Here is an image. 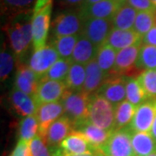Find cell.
Listing matches in <instances>:
<instances>
[{
  "mask_svg": "<svg viewBox=\"0 0 156 156\" xmlns=\"http://www.w3.org/2000/svg\"><path fill=\"white\" fill-rule=\"evenodd\" d=\"M32 17L33 13L22 14L7 21L4 26L11 50L16 56H20L27 51L31 42H33Z\"/></svg>",
  "mask_w": 156,
  "mask_h": 156,
  "instance_id": "1",
  "label": "cell"
},
{
  "mask_svg": "<svg viewBox=\"0 0 156 156\" xmlns=\"http://www.w3.org/2000/svg\"><path fill=\"white\" fill-rule=\"evenodd\" d=\"M64 114L71 122L74 128H79L89 121V95L82 91L66 89L61 99Z\"/></svg>",
  "mask_w": 156,
  "mask_h": 156,
  "instance_id": "2",
  "label": "cell"
},
{
  "mask_svg": "<svg viewBox=\"0 0 156 156\" xmlns=\"http://www.w3.org/2000/svg\"><path fill=\"white\" fill-rule=\"evenodd\" d=\"M89 121L99 128L112 130L115 124V108L111 102L100 95H89Z\"/></svg>",
  "mask_w": 156,
  "mask_h": 156,
  "instance_id": "3",
  "label": "cell"
},
{
  "mask_svg": "<svg viewBox=\"0 0 156 156\" xmlns=\"http://www.w3.org/2000/svg\"><path fill=\"white\" fill-rule=\"evenodd\" d=\"M84 18L80 9H75L60 13L52 23L54 37L81 35L83 27Z\"/></svg>",
  "mask_w": 156,
  "mask_h": 156,
  "instance_id": "4",
  "label": "cell"
},
{
  "mask_svg": "<svg viewBox=\"0 0 156 156\" xmlns=\"http://www.w3.org/2000/svg\"><path fill=\"white\" fill-rule=\"evenodd\" d=\"M132 134L133 132L128 127L113 131L111 136L100 150L107 156H134Z\"/></svg>",
  "mask_w": 156,
  "mask_h": 156,
  "instance_id": "5",
  "label": "cell"
},
{
  "mask_svg": "<svg viewBox=\"0 0 156 156\" xmlns=\"http://www.w3.org/2000/svg\"><path fill=\"white\" fill-rule=\"evenodd\" d=\"M141 45L142 42L118 51L112 74H118L126 77H135L136 71L142 72L136 66Z\"/></svg>",
  "mask_w": 156,
  "mask_h": 156,
  "instance_id": "6",
  "label": "cell"
},
{
  "mask_svg": "<svg viewBox=\"0 0 156 156\" xmlns=\"http://www.w3.org/2000/svg\"><path fill=\"white\" fill-rule=\"evenodd\" d=\"M126 76L118 74H110L107 76L95 94L105 98L115 106L126 99Z\"/></svg>",
  "mask_w": 156,
  "mask_h": 156,
  "instance_id": "7",
  "label": "cell"
},
{
  "mask_svg": "<svg viewBox=\"0 0 156 156\" xmlns=\"http://www.w3.org/2000/svg\"><path fill=\"white\" fill-rule=\"evenodd\" d=\"M111 20L101 18L84 19L81 35L88 38L98 48L105 44L109 34L113 30Z\"/></svg>",
  "mask_w": 156,
  "mask_h": 156,
  "instance_id": "8",
  "label": "cell"
},
{
  "mask_svg": "<svg viewBox=\"0 0 156 156\" xmlns=\"http://www.w3.org/2000/svg\"><path fill=\"white\" fill-rule=\"evenodd\" d=\"M52 3L44 7L32 17V36L34 50H38L46 46V40L50 26Z\"/></svg>",
  "mask_w": 156,
  "mask_h": 156,
  "instance_id": "9",
  "label": "cell"
},
{
  "mask_svg": "<svg viewBox=\"0 0 156 156\" xmlns=\"http://www.w3.org/2000/svg\"><path fill=\"white\" fill-rule=\"evenodd\" d=\"M64 114L63 106L61 101L41 104L37 107L35 116L37 117L39 124L38 135L43 140L48 132V129L56 120L61 118Z\"/></svg>",
  "mask_w": 156,
  "mask_h": 156,
  "instance_id": "10",
  "label": "cell"
},
{
  "mask_svg": "<svg viewBox=\"0 0 156 156\" xmlns=\"http://www.w3.org/2000/svg\"><path fill=\"white\" fill-rule=\"evenodd\" d=\"M66 89L67 87L64 82L41 77L38 89L34 97L38 106L44 103L56 102L61 101Z\"/></svg>",
  "mask_w": 156,
  "mask_h": 156,
  "instance_id": "11",
  "label": "cell"
},
{
  "mask_svg": "<svg viewBox=\"0 0 156 156\" xmlns=\"http://www.w3.org/2000/svg\"><path fill=\"white\" fill-rule=\"evenodd\" d=\"M156 115V101H147L136 107L134 118L128 126L132 132L150 133Z\"/></svg>",
  "mask_w": 156,
  "mask_h": 156,
  "instance_id": "12",
  "label": "cell"
},
{
  "mask_svg": "<svg viewBox=\"0 0 156 156\" xmlns=\"http://www.w3.org/2000/svg\"><path fill=\"white\" fill-rule=\"evenodd\" d=\"M59 58L60 56L56 49L53 46L46 45L41 50H34L30 59L29 67L42 77Z\"/></svg>",
  "mask_w": 156,
  "mask_h": 156,
  "instance_id": "13",
  "label": "cell"
},
{
  "mask_svg": "<svg viewBox=\"0 0 156 156\" xmlns=\"http://www.w3.org/2000/svg\"><path fill=\"white\" fill-rule=\"evenodd\" d=\"M74 129L72 123L67 117L62 115L61 118L56 120L50 128L45 135L44 140L46 144L50 147L52 154L56 151L62 142V140L72 132Z\"/></svg>",
  "mask_w": 156,
  "mask_h": 156,
  "instance_id": "14",
  "label": "cell"
},
{
  "mask_svg": "<svg viewBox=\"0 0 156 156\" xmlns=\"http://www.w3.org/2000/svg\"><path fill=\"white\" fill-rule=\"evenodd\" d=\"M41 76L35 73L29 67L23 63L17 65V75L15 88L29 95L34 96L38 89Z\"/></svg>",
  "mask_w": 156,
  "mask_h": 156,
  "instance_id": "15",
  "label": "cell"
},
{
  "mask_svg": "<svg viewBox=\"0 0 156 156\" xmlns=\"http://www.w3.org/2000/svg\"><path fill=\"white\" fill-rule=\"evenodd\" d=\"M122 4L114 0H102L85 8H79L84 19L101 18L111 20Z\"/></svg>",
  "mask_w": 156,
  "mask_h": 156,
  "instance_id": "16",
  "label": "cell"
},
{
  "mask_svg": "<svg viewBox=\"0 0 156 156\" xmlns=\"http://www.w3.org/2000/svg\"><path fill=\"white\" fill-rule=\"evenodd\" d=\"M141 42L142 37L134 31L133 29L128 30L113 29L108 37L106 44L110 45L118 52L128 47L138 44Z\"/></svg>",
  "mask_w": 156,
  "mask_h": 156,
  "instance_id": "17",
  "label": "cell"
},
{
  "mask_svg": "<svg viewBox=\"0 0 156 156\" xmlns=\"http://www.w3.org/2000/svg\"><path fill=\"white\" fill-rule=\"evenodd\" d=\"M11 102L17 115L23 117L35 115L38 107L34 96L27 95L16 88L11 92Z\"/></svg>",
  "mask_w": 156,
  "mask_h": 156,
  "instance_id": "18",
  "label": "cell"
},
{
  "mask_svg": "<svg viewBox=\"0 0 156 156\" xmlns=\"http://www.w3.org/2000/svg\"><path fill=\"white\" fill-rule=\"evenodd\" d=\"M107 76L106 73L101 69L96 60L91 61L86 65V78L83 91L89 95L95 94Z\"/></svg>",
  "mask_w": 156,
  "mask_h": 156,
  "instance_id": "19",
  "label": "cell"
},
{
  "mask_svg": "<svg viewBox=\"0 0 156 156\" xmlns=\"http://www.w3.org/2000/svg\"><path fill=\"white\" fill-rule=\"evenodd\" d=\"M37 0H1V13L7 21L22 14L33 13Z\"/></svg>",
  "mask_w": 156,
  "mask_h": 156,
  "instance_id": "20",
  "label": "cell"
},
{
  "mask_svg": "<svg viewBox=\"0 0 156 156\" xmlns=\"http://www.w3.org/2000/svg\"><path fill=\"white\" fill-rule=\"evenodd\" d=\"M98 50L99 48L96 45L83 36L80 35L77 44L73 51L71 62L86 66L89 62L96 58Z\"/></svg>",
  "mask_w": 156,
  "mask_h": 156,
  "instance_id": "21",
  "label": "cell"
},
{
  "mask_svg": "<svg viewBox=\"0 0 156 156\" xmlns=\"http://www.w3.org/2000/svg\"><path fill=\"white\" fill-rule=\"evenodd\" d=\"M60 147L63 151L73 154H84L94 153L89 141L83 134L79 130H73L65 139L62 140Z\"/></svg>",
  "mask_w": 156,
  "mask_h": 156,
  "instance_id": "22",
  "label": "cell"
},
{
  "mask_svg": "<svg viewBox=\"0 0 156 156\" xmlns=\"http://www.w3.org/2000/svg\"><path fill=\"white\" fill-rule=\"evenodd\" d=\"M78 130L83 134L94 152L101 149V147L106 143L113 133L112 130L102 129L89 122L78 128Z\"/></svg>",
  "mask_w": 156,
  "mask_h": 156,
  "instance_id": "23",
  "label": "cell"
},
{
  "mask_svg": "<svg viewBox=\"0 0 156 156\" xmlns=\"http://www.w3.org/2000/svg\"><path fill=\"white\" fill-rule=\"evenodd\" d=\"M137 13V11L128 4H122L117 10L114 17H112L113 28L122 30H132L134 28Z\"/></svg>",
  "mask_w": 156,
  "mask_h": 156,
  "instance_id": "24",
  "label": "cell"
},
{
  "mask_svg": "<svg viewBox=\"0 0 156 156\" xmlns=\"http://www.w3.org/2000/svg\"><path fill=\"white\" fill-rule=\"evenodd\" d=\"M132 147L134 156H148L156 152V141L150 133L133 132Z\"/></svg>",
  "mask_w": 156,
  "mask_h": 156,
  "instance_id": "25",
  "label": "cell"
},
{
  "mask_svg": "<svg viewBox=\"0 0 156 156\" xmlns=\"http://www.w3.org/2000/svg\"><path fill=\"white\" fill-rule=\"evenodd\" d=\"M115 108V124L113 131L128 128L134 118L136 107L134 106L131 102L125 100L120 102Z\"/></svg>",
  "mask_w": 156,
  "mask_h": 156,
  "instance_id": "26",
  "label": "cell"
},
{
  "mask_svg": "<svg viewBox=\"0 0 156 156\" xmlns=\"http://www.w3.org/2000/svg\"><path fill=\"white\" fill-rule=\"evenodd\" d=\"M86 78V66L72 62L68 76L65 80V84L68 89L72 91H82L83 89Z\"/></svg>",
  "mask_w": 156,
  "mask_h": 156,
  "instance_id": "27",
  "label": "cell"
},
{
  "mask_svg": "<svg viewBox=\"0 0 156 156\" xmlns=\"http://www.w3.org/2000/svg\"><path fill=\"white\" fill-rule=\"evenodd\" d=\"M116 50L107 44L101 46L98 50L95 60L101 69L106 73L107 76L113 73L116 60Z\"/></svg>",
  "mask_w": 156,
  "mask_h": 156,
  "instance_id": "28",
  "label": "cell"
},
{
  "mask_svg": "<svg viewBox=\"0 0 156 156\" xmlns=\"http://www.w3.org/2000/svg\"><path fill=\"white\" fill-rule=\"evenodd\" d=\"M80 35L57 37L54 38L53 47L56 49L60 58L71 60L73 51L77 44Z\"/></svg>",
  "mask_w": 156,
  "mask_h": 156,
  "instance_id": "29",
  "label": "cell"
},
{
  "mask_svg": "<svg viewBox=\"0 0 156 156\" xmlns=\"http://www.w3.org/2000/svg\"><path fill=\"white\" fill-rule=\"evenodd\" d=\"M145 92L137 78L127 77L126 83V100L134 106L138 107L147 101Z\"/></svg>",
  "mask_w": 156,
  "mask_h": 156,
  "instance_id": "30",
  "label": "cell"
},
{
  "mask_svg": "<svg viewBox=\"0 0 156 156\" xmlns=\"http://www.w3.org/2000/svg\"><path fill=\"white\" fill-rule=\"evenodd\" d=\"M136 66L141 71L147 69H155L156 46L142 44L140 50L139 57L137 60Z\"/></svg>",
  "mask_w": 156,
  "mask_h": 156,
  "instance_id": "31",
  "label": "cell"
},
{
  "mask_svg": "<svg viewBox=\"0 0 156 156\" xmlns=\"http://www.w3.org/2000/svg\"><path fill=\"white\" fill-rule=\"evenodd\" d=\"M147 99L156 101V71L154 69L144 70L137 76Z\"/></svg>",
  "mask_w": 156,
  "mask_h": 156,
  "instance_id": "32",
  "label": "cell"
},
{
  "mask_svg": "<svg viewBox=\"0 0 156 156\" xmlns=\"http://www.w3.org/2000/svg\"><path fill=\"white\" fill-rule=\"evenodd\" d=\"M71 64H72L71 60L59 58L51 66V68L49 69V71L42 77L50 79V80H54V81L65 82Z\"/></svg>",
  "mask_w": 156,
  "mask_h": 156,
  "instance_id": "33",
  "label": "cell"
},
{
  "mask_svg": "<svg viewBox=\"0 0 156 156\" xmlns=\"http://www.w3.org/2000/svg\"><path fill=\"white\" fill-rule=\"evenodd\" d=\"M39 124L35 115L24 117L19 126L20 140L30 142L38 134Z\"/></svg>",
  "mask_w": 156,
  "mask_h": 156,
  "instance_id": "34",
  "label": "cell"
},
{
  "mask_svg": "<svg viewBox=\"0 0 156 156\" xmlns=\"http://www.w3.org/2000/svg\"><path fill=\"white\" fill-rule=\"evenodd\" d=\"M154 27V11H139L134 22V30L142 37Z\"/></svg>",
  "mask_w": 156,
  "mask_h": 156,
  "instance_id": "35",
  "label": "cell"
},
{
  "mask_svg": "<svg viewBox=\"0 0 156 156\" xmlns=\"http://www.w3.org/2000/svg\"><path fill=\"white\" fill-rule=\"evenodd\" d=\"M14 67V59L10 52L6 50V46L1 50L0 54V77L1 81H5Z\"/></svg>",
  "mask_w": 156,
  "mask_h": 156,
  "instance_id": "36",
  "label": "cell"
},
{
  "mask_svg": "<svg viewBox=\"0 0 156 156\" xmlns=\"http://www.w3.org/2000/svg\"><path fill=\"white\" fill-rule=\"evenodd\" d=\"M32 156H54L50 147L38 134L30 142Z\"/></svg>",
  "mask_w": 156,
  "mask_h": 156,
  "instance_id": "37",
  "label": "cell"
},
{
  "mask_svg": "<svg viewBox=\"0 0 156 156\" xmlns=\"http://www.w3.org/2000/svg\"><path fill=\"white\" fill-rule=\"evenodd\" d=\"M126 3L138 11H154L156 8L151 0H126Z\"/></svg>",
  "mask_w": 156,
  "mask_h": 156,
  "instance_id": "38",
  "label": "cell"
},
{
  "mask_svg": "<svg viewBox=\"0 0 156 156\" xmlns=\"http://www.w3.org/2000/svg\"><path fill=\"white\" fill-rule=\"evenodd\" d=\"M11 156H32L30 142L19 140L16 147L12 151Z\"/></svg>",
  "mask_w": 156,
  "mask_h": 156,
  "instance_id": "39",
  "label": "cell"
},
{
  "mask_svg": "<svg viewBox=\"0 0 156 156\" xmlns=\"http://www.w3.org/2000/svg\"><path fill=\"white\" fill-rule=\"evenodd\" d=\"M142 44L147 45L156 46V27H153L142 37Z\"/></svg>",
  "mask_w": 156,
  "mask_h": 156,
  "instance_id": "40",
  "label": "cell"
},
{
  "mask_svg": "<svg viewBox=\"0 0 156 156\" xmlns=\"http://www.w3.org/2000/svg\"><path fill=\"white\" fill-rule=\"evenodd\" d=\"M61 1L64 5L79 9L83 5L86 0H61Z\"/></svg>",
  "mask_w": 156,
  "mask_h": 156,
  "instance_id": "41",
  "label": "cell"
},
{
  "mask_svg": "<svg viewBox=\"0 0 156 156\" xmlns=\"http://www.w3.org/2000/svg\"><path fill=\"white\" fill-rule=\"evenodd\" d=\"M52 3V0H37V3H36V5L34 8L33 14L34 13H37L41 10H43L44 7L47 5H49L50 4Z\"/></svg>",
  "mask_w": 156,
  "mask_h": 156,
  "instance_id": "42",
  "label": "cell"
},
{
  "mask_svg": "<svg viewBox=\"0 0 156 156\" xmlns=\"http://www.w3.org/2000/svg\"><path fill=\"white\" fill-rule=\"evenodd\" d=\"M54 156H93L94 153H90V154H69L65 151H63L61 147H59L56 151L53 153Z\"/></svg>",
  "mask_w": 156,
  "mask_h": 156,
  "instance_id": "43",
  "label": "cell"
},
{
  "mask_svg": "<svg viewBox=\"0 0 156 156\" xmlns=\"http://www.w3.org/2000/svg\"><path fill=\"white\" fill-rule=\"evenodd\" d=\"M150 134L153 136V138L154 139V140L156 141V115L155 118H154V123L152 125V128H151Z\"/></svg>",
  "mask_w": 156,
  "mask_h": 156,
  "instance_id": "44",
  "label": "cell"
},
{
  "mask_svg": "<svg viewBox=\"0 0 156 156\" xmlns=\"http://www.w3.org/2000/svg\"><path fill=\"white\" fill-rule=\"evenodd\" d=\"M101 1H102V0H86V1H85V3H84V5L82 6L81 8H85V7H88V6L96 4V3L101 2Z\"/></svg>",
  "mask_w": 156,
  "mask_h": 156,
  "instance_id": "45",
  "label": "cell"
},
{
  "mask_svg": "<svg viewBox=\"0 0 156 156\" xmlns=\"http://www.w3.org/2000/svg\"><path fill=\"white\" fill-rule=\"evenodd\" d=\"M93 156H107L105 155L100 150V149H98V150H95V152H94V155Z\"/></svg>",
  "mask_w": 156,
  "mask_h": 156,
  "instance_id": "46",
  "label": "cell"
},
{
  "mask_svg": "<svg viewBox=\"0 0 156 156\" xmlns=\"http://www.w3.org/2000/svg\"><path fill=\"white\" fill-rule=\"evenodd\" d=\"M154 27H156V8L154 11Z\"/></svg>",
  "mask_w": 156,
  "mask_h": 156,
  "instance_id": "47",
  "label": "cell"
},
{
  "mask_svg": "<svg viewBox=\"0 0 156 156\" xmlns=\"http://www.w3.org/2000/svg\"><path fill=\"white\" fill-rule=\"evenodd\" d=\"M114 1H115L117 3H119V4H124V3H126V0H114Z\"/></svg>",
  "mask_w": 156,
  "mask_h": 156,
  "instance_id": "48",
  "label": "cell"
},
{
  "mask_svg": "<svg viewBox=\"0 0 156 156\" xmlns=\"http://www.w3.org/2000/svg\"><path fill=\"white\" fill-rule=\"evenodd\" d=\"M151 2L153 3V5L156 7V0H151Z\"/></svg>",
  "mask_w": 156,
  "mask_h": 156,
  "instance_id": "49",
  "label": "cell"
},
{
  "mask_svg": "<svg viewBox=\"0 0 156 156\" xmlns=\"http://www.w3.org/2000/svg\"><path fill=\"white\" fill-rule=\"evenodd\" d=\"M148 156H156V152L155 153H154V154H150V155Z\"/></svg>",
  "mask_w": 156,
  "mask_h": 156,
  "instance_id": "50",
  "label": "cell"
}]
</instances>
